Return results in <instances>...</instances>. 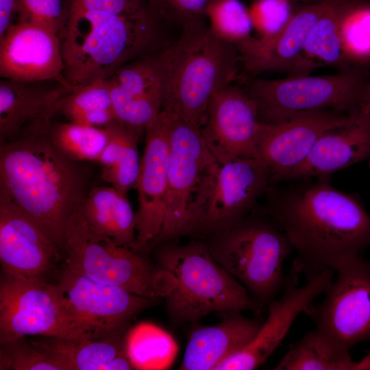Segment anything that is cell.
<instances>
[{"mask_svg": "<svg viewBox=\"0 0 370 370\" xmlns=\"http://www.w3.org/2000/svg\"><path fill=\"white\" fill-rule=\"evenodd\" d=\"M330 180L271 184L264 203L253 211L285 233L297 252L292 271L307 280L370 247V214L356 194L336 189Z\"/></svg>", "mask_w": 370, "mask_h": 370, "instance_id": "1", "label": "cell"}, {"mask_svg": "<svg viewBox=\"0 0 370 370\" xmlns=\"http://www.w3.org/2000/svg\"><path fill=\"white\" fill-rule=\"evenodd\" d=\"M47 127L0 144V190L63 251L67 223L82 210L92 188L91 177L82 162L54 146Z\"/></svg>", "mask_w": 370, "mask_h": 370, "instance_id": "2", "label": "cell"}, {"mask_svg": "<svg viewBox=\"0 0 370 370\" xmlns=\"http://www.w3.org/2000/svg\"><path fill=\"white\" fill-rule=\"evenodd\" d=\"M164 27L152 13L66 10L63 82L79 86L107 79L124 64L160 51L169 44L162 42Z\"/></svg>", "mask_w": 370, "mask_h": 370, "instance_id": "3", "label": "cell"}, {"mask_svg": "<svg viewBox=\"0 0 370 370\" xmlns=\"http://www.w3.org/2000/svg\"><path fill=\"white\" fill-rule=\"evenodd\" d=\"M180 29L178 38L158 51L162 110L200 128L213 97L238 75V51L215 36L206 19Z\"/></svg>", "mask_w": 370, "mask_h": 370, "instance_id": "4", "label": "cell"}, {"mask_svg": "<svg viewBox=\"0 0 370 370\" xmlns=\"http://www.w3.org/2000/svg\"><path fill=\"white\" fill-rule=\"evenodd\" d=\"M177 241H161L150 250L155 262L177 281L164 297L173 323L195 321L214 312H260L262 307L247 290L212 258L205 240Z\"/></svg>", "mask_w": 370, "mask_h": 370, "instance_id": "5", "label": "cell"}, {"mask_svg": "<svg viewBox=\"0 0 370 370\" xmlns=\"http://www.w3.org/2000/svg\"><path fill=\"white\" fill-rule=\"evenodd\" d=\"M236 81L254 102L261 123H279L312 111L356 114L370 103V71L362 69L275 79L244 74Z\"/></svg>", "mask_w": 370, "mask_h": 370, "instance_id": "6", "label": "cell"}, {"mask_svg": "<svg viewBox=\"0 0 370 370\" xmlns=\"http://www.w3.org/2000/svg\"><path fill=\"white\" fill-rule=\"evenodd\" d=\"M64 266L93 280L117 286L134 294L164 298L177 281L149 257L93 232L81 210L69 219L65 231Z\"/></svg>", "mask_w": 370, "mask_h": 370, "instance_id": "7", "label": "cell"}, {"mask_svg": "<svg viewBox=\"0 0 370 370\" xmlns=\"http://www.w3.org/2000/svg\"><path fill=\"white\" fill-rule=\"evenodd\" d=\"M212 258L263 307L283 288V264L293 247L271 219L254 212L206 240Z\"/></svg>", "mask_w": 370, "mask_h": 370, "instance_id": "8", "label": "cell"}, {"mask_svg": "<svg viewBox=\"0 0 370 370\" xmlns=\"http://www.w3.org/2000/svg\"><path fill=\"white\" fill-rule=\"evenodd\" d=\"M171 117L165 216L161 232L149 252L158 243L188 236L220 166L204 142L200 128Z\"/></svg>", "mask_w": 370, "mask_h": 370, "instance_id": "9", "label": "cell"}, {"mask_svg": "<svg viewBox=\"0 0 370 370\" xmlns=\"http://www.w3.org/2000/svg\"><path fill=\"white\" fill-rule=\"evenodd\" d=\"M27 336L90 338L56 284L17 278L2 272L0 343Z\"/></svg>", "mask_w": 370, "mask_h": 370, "instance_id": "10", "label": "cell"}, {"mask_svg": "<svg viewBox=\"0 0 370 370\" xmlns=\"http://www.w3.org/2000/svg\"><path fill=\"white\" fill-rule=\"evenodd\" d=\"M334 269L336 278L323 301L312 304L304 313L336 351L349 354L356 344L370 341V260L360 255L347 256Z\"/></svg>", "mask_w": 370, "mask_h": 370, "instance_id": "11", "label": "cell"}, {"mask_svg": "<svg viewBox=\"0 0 370 370\" xmlns=\"http://www.w3.org/2000/svg\"><path fill=\"white\" fill-rule=\"evenodd\" d=\"M56 285L91 339L126 336L134 318L161 299L140 296L93 280L65 266Z\"/></svg>", "mask_w": 370, "mask_h": 370, "instance_id": "12", "label": "cell"}, {"mask_svg": "<svg viewBox=\"0 0 370 370\" xmlns=\"http://www.w3.org/2000/svg\"><path fill=\"white\" fill-rule=\"evenodd\" d=\"M271 184L269 171L257 158L241 157L220 164L188 236L206 240L234 226L254 211Z\"/></svg>", "mask_w": 370, "mask_h": 370, "instance_id": "13", "label": "cell"}, {"mask_svg": "<svg viewBox=\"0 0 370 370\" xmlns=\"http://www.w3.org/2000/svg\"><path fill=\"white\" fill-rule=\"evenodd\" d=\"M362 111H312L279 123L259 122L256 134L258 158L269 171L271 184L300 165L325 132L351 123Z\"/></svg>", "mask_w": 370, "mask_h": 370, "instance_id": "14", "label": "cell"}, {"mask_svg": "<svg viewBox=\"0 0 370 370\" xmlns=\"http://www.w3.org/2000/svg\"><path fill=\"white\" fill-rule=\"evenodd\" d=\"M334 273L333 268L326 269L298 287V274L291 271L285 278L281 297L268 304V317L254 338L214 370H252L263 364L283 341L297 317L326 292Z\"/></svg>", "mask_w": 370, "mask_h": 370, "instance_id": "15", "label": "cell"}, {"mask_svg": "<svg viewBox=\"0 0 370 370\" xmlns=\"http://www.w3.org/2000/svg\"><path fill=\"white\" fill-rule=\"evenodd\" d=\"M62 249L45 230L0 190V262L2 272L47 280Z\"/></svg>", "mask_w": 370, "mask_h": 370, "instance_id": "16", "label": "cell"}, {"mask_svg": "<svg viewBox=\"0 0 370 370\" xmlns=\"http://www.w3.org/2000/svg\"><path fill=\"white\" fill-rule=\"evenodd\" d=\"M171 123V116L162 110L145 132V147L135 186L138 201L136 249L144 254H149V248L159 236L164 219Z\"/></svg>", "mask_w": 370, "mask_h": 370, "instance_id": "17", "label": "cell"}, {"mask_svg": "<svg viewBox=\"0 0 370 370\" xmlns=\"http://www.w3.org/2000/svg\"><path fill=\"white\" fill-rule=\"evenodd\" d=\"M61 36L45 25L16 20L0 38V75L22 82H63Z\"/></svg>", "mask_w": 370, "mask_h": 370, "instance_id": "18", "label": "cell"}, {"mask_svg": "<svg viewBox=\"0 0 370 370\" xmlns=\"http://www.w3.org/2000/svg\"><path fill=\"white\" fill-rule=\"evenodd\" d=\"M258 123L254 102L233 82L210 101L200 132L220 164L241 157L258 159L256 146Z\"/></svg>", "mask_w": 370, "mask_h": 370, "instance_id": "19", "label": "cell"}, {"mask_svg": "<svg viewBox=\"0 0 370 370\" xmlns=\"http://www.w3.org/2000/svg\"><path fill=\"white\" fill-rule=\"evenodd\" d=\"M329 0H319L294 11L284 27L268 38L251 36L238 45L240 63L246 74L256 76L267 71H286L306 75L311 71L303 59L308 34Z\"/></svg>", "mask_w": 370, "mask_h": 370, "instance_id": "20", "label": "cell"}, {"mask_svg": "<svg viewBox=\"0 0 370 370\" xmlns=\"http://www.w3.org/2000/svg\"><path fill=\"white\" fill-rule=\"evenodd\" d=\"M158 51L124 64L107 79L116 120L141 136L163 108Z\"/></svg>", "mask_w": 370, "mask_h": 370, "instance_id": "21", "label": "cell"}, {"mask_svg": "<svg viewBox=\"0 0 370 370\" xmlns=\"http://www.w3.org/2000/svg\"><path fill=\"white\" fill-rule=\"evenodd\" d=\"M367 159H370L369 106L351 123L325 132L307 158L296 168L281 175L274 184L330 177L340 170Z\"/></svg>", "mask_w": 370, "mask_h": 370, "instance_id": "22", "label": "cell"}, {"mask_svg": "<svg viewBox=\"0 0 370 370\" xmlns=\"http://www.w3.org/2000/svg\"><path fill=\"white\" fill-rule=\"evenodd\" d=\"M38 83L0 81V144L46 127L57 114L56 105L69 89L62 83L49 88Z\"/></svg>", "mask_w": 370, "mask_h": 370, "instance_id": "23", "label": "cell"}, {"mask_svg": "<svg viewBox=\"0 0 370 370\" xmlns=\"http://www.w3.org/2000/svg\"><path fill=\"white\" fill-rule=\"evenodd\" d=\"M263 321L227 312L218 323L200 328L190 336L180 369L214 370L222 361L245 347Z\"/></svg>", "mask_w": 370, "mask_h": 370, "instance_id": "24", "label": "cell"}, {"mask_svg": "<svg viewBox=\"0 0 370 370\" xmlns=\"http://www.w3.org/2000/svg\"><path fill=\"white\" fill-rule=\"evenodd\" d=\"M126 336L108 339L37 336L29 342L62 370L135 369L127 352Z\"/></svg>", "mask_w": 370, "mask_h": 370, "instance_id": "25", "label": "cell"}, {"mask_svg": "<svg viewBox=\"0 0 370 370\" xmlns=\"http://www.w3.org/2000/svg\"><path fill=\"white\" fill-rule=\"evenodd\" d=\"M81 213L89 228L95 234L138 251L136 212L127 195L112 186H92Z\"/></svg>", "mask_w": 370, "mask_h": 370, "instance_id": "26", "label": "cell"}, {"mask_svg": "<svg viewBox=\"0 0 370 370\" xmlns=\"http://www.w3.org/2000/svg\"><path fill=\"white\" fill-rule=\"evenodd\" d=\"M104 127L108 139L97 160L102 167L100 177L127 195L135 188L138 176L141 157L138 143L141 135L117 121Z\"/></svg>", "mask_w": 370, "mask_h": 370, "instance_id": "27", "label": "cell"}, {"mask_svg": "<svg viewBox=\"0 0 370 370\" xmlns=\"http://www.w3.org/2000/svg\"><path fill=\"white\" fill-rule=\"evenodd\" d=\"M68 86L57 103V114L69 121L98 127L116 121L107 79Z\"/></svg>", "mask_w": 370, "mask_h": 370, "instance_id": "28", "label": "cell"}, {"mask_svg": "<svg viewBox=\"0 0 370 370\" xmlns=\"http://www.w3.org/2000/svg\"><path fill=\"white\" fill-rule=\"evenodd\" d=\"M365 357L358 362L350 354L336 351L315 330L293 345L275 370H362L368 369Z\"/></svg>", "mask_w": 370, "mask_h": 370, "instance_id": "29", "label": "cell"}, {"mask_svg": "<svg viewBox=\"0 0 370 370\" xmlns=\"http://www.w3.org/2000/svg\"><path fill=\"white\" fill-rule=\"evenodd\" d=\"M342 0H329L311 28L303 51V59L310 71L332 66L338 71L349 69L342 53L339 17Z\"/></svg>", "mask_w": 370, "mask_h": 370, "instance_id": "30", "label": "cell"}, {"mask_svg": "<svg viewBox=\"0 0 370 370\" xmlns=\"http://www.w3.org/2000/svg\"><path fill=\"white\" fill-rule=\"evenodd\" d=\"M339 35L348 68L370 71V0H342Z\"/></svg>", "mask_w": 370, "mask_h": 370, "instance_id": "31", "label": "cell"}, {"mask_svg": "<svg viewBox=\"0 0 370 370\" xmlns=\"http://www.w3.org/2000/svg\"><path fill=\"white\" fill-rule=\"evenodd\" d=\"M46 132L58 150L71 159L82 162H97L108 139L105 127L71 121L51 122Z\"/></svg>", "mask_w": 370, "mask_h": 370, "instance_id": "32", "label": "cell"}, {"mask_svg": "<svg viewBox=\"0 0 370 370\" xmlns=\"http://www.w3.org/2000/svg\"><path fill=\"white\" fill-rule=\"evenodd\" d=\"M206 19L215 36L236 46L252 36L248 8L240 0H210Z\"/></svg>", "mask_w": 370, "mask_h": 370, "instance_id": "33", "label": "cell"}, {"mask_svg": "<svg viewBox=\"0 0 370 370\" xmlns=\"http://www.w3.org/2000/svg\"><path fill=\"white\" fill-rule=\"evenodd\" d=\"M0 369L62 370L25 338L1 343Z\"/></svg>", "mask_w": 370, "mask_h": 370, "instance_id": "34", "label": "cell"}, {"mask_svg": "<svg viewBox=\"0 0 370 370\" xmlns=\"http://www.w3.org/2000/svg\"><path fill=\"white\" fill-rule=\"evenodd\" d=\"M210 0H147L149 8L163 25L184 26L206 19Z\"/></svg>", "mask_w": 370, "mask_h": 370, "instance_id": "35", "label": "cell"}, {"mask_svg": "<svg viewBox=\"0 0 370 370\" xmlns=\"http://www.w3.org/2000/svg\"><path fill=\"white\" fill-rule=\"evenodd\" d=\"M291 0H254L248 8L253 30L260 38L271 37L287 23L293 11Z\"/></svg>", "mask_w": 370, "mask_h": 370, "instance_id": "36", "label": "cell"}, {"mask_svg": "<svg viewBox=\"0 0 370 370\" xmlns=\"http://www.w3.org/2000/svg\"><path fill=\"white\" fill-rule=\"evenodd\" d=\"M66 18L64 0H19L17 20L36 23L58 32Z\"/></svg>", "mask_w": 370, "mask_h": 370, "instance_id": "37", "label": "cell"}, {"mask_svg": "<svg viewBox=\"0 0 370 370\" xmlns=\"http://www.w3.org/2000/svg\"><path fill=\"white\" fill-rule=\"evenodd\" d=\"M19 0H0V38L17 16Z\"/></svg>", "mask_w": 370, "mask_h": 370, "instance_id": "38", "label": "cell"}, {"mask_svg": "<svg viewBox=\"0 0 370 370\" xmlns=\"http://www.w3.org/2000/svg\"><path fill=\"white\" fill-rule=\"evenodd\" d=\"M369 112H370V104H369Z\"/></svg>", "mask_w": 370, "mask_h": 370, "instance_id": "39", "label": "cell"}, {"mask_svg": "<svg viewBox=\"0 0 370 370\" xmlns=\"http://www.w3.org/2000/svg\"><path fill=\"white\" fill-rule=\"evenodd\" d=\"M291 1H292V0H291ZM293 1H295V0H293Z\"/></svg>", "mask_w": 370, "mask_h": 370, "instance_id": "40", "label": "cell"}]
</instances>
